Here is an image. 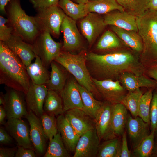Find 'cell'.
<instances>
[{"instance_id":"cell-1","label":"cell","mask_w":157,"mask_h":157,"mask_svg":"<svg viewBox=\"0 0 157 157\" xmlns=\"http://www.w3.org/2000/svg\"><path fill=\"white\" fill-rule=\"evenodd\" d=\"M138 54L132 50L119 49L101 54L86 53V64L92 78L115 81L125 72L144 75L146 68L140 61Z\"/></svg>"},{"instance_id":"cell-2","label":"cell","mask_w":157,"mask_h":157,"mask_svg":"<svg viewBox=\"0 0 157 157\" xmlns=\"http://www.w3.org/2000/svg\"><path fill=\"white\" fill-rule=\"evenodd\" d=\"M30 82L22 60L4 42L0 41V84L25 94Z\"/></svg>"},{"instance_id":"cell-3","label":"cell","mask_w":157,"mask_h":157,"mask_svg":"<svg viewBox=\"0 0 157 157\" xmlns=\"http://www.w3.org/2000/svg\"><path fill=\"white\" fill-rule=\"evenodd\" d=\"M136 21L138 32L143 43L139 58L147 68L157 64V11L148 9L136 17Z\"/></svg>"},{"instance_id":"cell-4","label":"cell","mask_w":157,"mask_h":157,"mask_svg":"<svg viewBox=\"0 0 157 157\" xmlns=\"http://www.w3.org/2000/svg\"><path fill=\"white\" fill-rule=\"evenodd\" d=\"M6 8L8 23L14 32L32 44L40 32L34 17L26 13L22 8L20 0H10Z\"/></svg>"},{"instance_id":"cell-5","label":"cell","mask_w":157,"mask_h":157,"mask_svg":"<svg viewBox=\"0 0 157 157\" xmlns=\"http://www.w3.org/2000/svg\"><path fill=\"white\" fill-rule=\"evenodd\" d=\"M86 53L85 51L74 54L62 50L54 60L64 67L79 84L97 96L99 95L86 65Z\"/></svg>"},{"instance_id":"cell-6","label":"cell","mask_w":157,"mask_h":157,"mask_svg":"<svg viewBox=\"0 0 157 157\" xmlns=\"http://www.w3.org/2000/svg\"><path fill=\"white\" fill-rule=\"evenodd\" d=\"M36 10L34 17L40 31H47L54 37L58 38L66 15L63 10L58 5Z\"/></svg>"},{"instance_id":"cell-7","label":"cell","mask_w":157,"mask_h":157,"mask_svg":"<svg viewBox=\"0 0 157 157\" xmlns=\"http://www.w3.org/2000/svg\"><path fill=\"white\" fill-rule=\"evenodd\" d=\"M32 44L35 54L48 68L60 54L63 46L62 43L55 41L50 33L45 31H40Z\"/></svg>"},{"instance_id":"cell-8","label":"cell","mask_w":157,"mask_h":157,"mask_svg":"<svg viewBox=\"0 0 157 157\" xmlns=\"http://www.w3.org/2000/svg\"><path fill=\"white\" fill-rule=\"evenodd\" d=\"M60 31L63 34L62 50L74 54L85 51L75 21L66 15L61 25Z\"/></svg>"},{"instance_id":"cell-9","label":"cell","mask_w":157,"mask_h":157,"mask_svg":"<svg viewBox=\"0 0 157 157\" xmlns=\"http://www.w3.org/2000/svg\"><path fill=\"white\" fill-rule=\"evenodd\" d=\"M4 94L3 106L7 119H21L28 114L25 94L22 92L6 86Z\"/></svg>"},{"instance_id":"cell-10","label":"cell","mask_w":157,"mask_h":157,"mask_svg":"<svg viewBox=\"0 0 157 157\" xmlns=\"http://www.w3.org/2000/svg\"><path fill=\"white\" fill-rule=\"evenodd\" d=\"M92 79L99 96L112 104L121 103L127 93L118 80Z\"/></svg>"},{"instance_id":"cell-11","label":"cell","mask_w":157,"mask_h":157,"mask_svg":"<svg viewBox=\"0 0 157 157\" xmlns=\"http://www.w3.org/2000/svg\"><path fill=\"white\" fill-rule=\"evenodd\" d=\"M106 26L103 17L93 12L89 13L80 22L81 33L87 40L90 46L93 44Z\"/></svg>"},{"instance_id":"cell-12","label":"cell","mask_w":157,"mask_h":157,"mask_svg":"<svg viewBox=\"0 0 157 157\" xmlns=\"http://www.w3.org/2000/svg\"><path fill=\"white\" fill-rule=\"evenodd\" d=\"M7 119L4 124L5 129L18 146L33 149L30 138V130L26 123L21 119Z\"/></svg>"},{"instance_id":"cell-13","label":"cell","mask_w":157,"mask_h":157,"mask_svg":"<svg viewBox=\"0 0 157 157\" xmlns=\"http://www.w3.org/2000/svg\"><path fill=\"white\" fill-rule=\"evenodd\" d=\"M100 141L95 129L88 131L80 136L73 157H97Z\"/></svg>"},{"instance_id":"cell-14","label":"cell","mask_w":157,"mask_h":157,"mask_svg":"<svg viewBox=\"0 0 157 157\" xmlns=\"http://www.w3.org/2000/svg\"><path fill=\"white\" fill-rule=\"evenodd\" d=\"M48 90L45 85H36L31 81L29 89L25 94L28 111H32L40 118L44 112L43 106Z\"/></svg>"},{"instance_id":"cell-15","label":"cell","mask_w":157,"mask_h":157,"mask_svg":"<svg viewBox=\"0 0 157 157\" xmlns=\"http://www.w3.org/2000/svg\"><path fill=\"white\" fill-rule=\"evenodd\" d=\"M60 95L65 112L74 108L83 111V106L77 82L74 77L69 76Z\"/></svg>"},{"instance_id":"cell-16","label":"cell","mask_w":157,"mask_h":157,"mask_svg":"<svg viewBox=\"0 0 157 157\" xmlns=\"http://www.w3.org/2000/svg\"><path fill=\"white\" fill-rule=\"evenodd\" d=\"M65 112L66 118L80 136L88 131L95 129L94 119L83 110L74 108Z\"/></svg>"},{"instance_id":"cell-17","label":"cell","mask_w":157,"mask_h":157,"mask_svg":"<svg viewBox=\"0 0 157 157\" xmlns=\"http://www.w3.org/2000/svg\"><path fill=\"white\" fill-rule=\"evenodd\" d=\"M126 126L133 149L151 133L150 124L139 116L133 118L128 114Z\"/></svg>"},{"instance_id":"cell-18","label":"cell","mask_w":157,"mask_h":157,"mask_svg":"<svg viewBox=\"0 0 157 157\" xmlns=\"http://www.w3.org/2000/svg\"><path fill=\"white\" fill-rule=\"evenodd\" d=\"M112 104L104 101L102 109L95 119V129L100 141L116 137L112 127Z\"/></svg>"},{"instance_id":"cell-19","label":"cell","mask_w":157,"mask_h":157,"mask_svg":"<svg viewBox=\"0 0 157 157\" xmlns=\"http://www.w3.org/2000/svg\"><path fill=\"white\" fill-rule=\"evenodd\" d=\"M4 42L19 57L26 67L35 57L32 44L25 41L14 31L10 38Z\"/></svg>"},{"instance_id":"cell-20","label":"cell","mask_w":157,"mask_h":157,"mask_svg":"<svg viewBox=\"0 0 157 157\" xmlns=\"http://www.w3.org/2000/svg\"><path fill=\"white\" fill-rule=\"evenodd\" d=\"M30 126V135L34 149L38 154H43L45 151L47 138L40 119L31 111L26 117Z\"/></svg>"},{"instance_id":"cell-21","label":"cell","mask_w":157,"mask_h":157,"mask_svg":"<svg viewBox=\"0 0 157 157\" xmlns=\"http://www.w3.org/2000/svg\"><path fill=\"white\" fill-rule=\"evenodd\" d=\"M106 24L138 32L136 17L125 11L115 10L104 15Z\"/></svg>"},{"instance_id":"cell-22","label":"cell","mask_w":157,"mask_h":157,"mask_svg":"<svg viewBox=\"0 0 157 157\" xmlns=\"http://www.w3.org/2000/svg\"><path fill=\"white\" fill-rule=\"evenodd\" d=\"M118 80L128 92L134 91L141 87L156 89L157 81L144 75H136L129 72H125L120 76Z\"/></svg>"},{"instance_id":"cell-23","label":"cell","mask_w":157,"mask_h":157,"mask_svg":"<svg viewBox=\"0 0 157 157\" xmlns=\"http://www.w3.org/2000/svg\"><path fill=\"white\" fill-rule=\"evenodd\" d=\"M57 124L58 132L60 135L66 148L69 152H74L80 136L63 115L58 116L57 118Z\"/></svg>"},{"instance_id":"cell-24","label":"cell","mask_w":157,"mask_h":157,"mask_svg":"<svg viewBox=\"0 0 157 157\" xmlns=\"http://www.w3.org/2000/svg\"><path fill=\"white\" fill-rule=\"evenodd\" d=\"M50 66V78L45 84L48 90L56 91L60 95L69 76V72L60 63L53 61Z\"/></svg>"},{"instance_id":"cell-25","label":"cell","mask_w":157,"mask_h":157,"mask_svg":"<svg viewBox=\"0 0 157 157\" xmlns=\"http://www.w3.org/2000/svg\"><path fill=\"white\" fill-rule=\"evenodd\" d=\"M110 28L126 46L140 55L143 50V43L138 32L113 25H110Z\"/></svg>"},{"instance_id":"cell-26","label":"cell","mask_w":157,"mask_h":157,"mask_svg":"<svg viewBox=\"0 0 157 157\" xmlns=\"http://www.w3.org/2000/svg\"><path fill=\"white\" fill-rule=\"evenodd\" d=\"M35 58L34 62L26 67L28 74L33 83L45 85L49 79L50 72L39 56L36 55Z\"/></svg>"},{"instance_id":"cell-27","label":"cell","mask_w":157,"mask_h":157,"mask_svg":"<svg viewBox=\"0 0 157 157\" xmlns=\"http://www.w3.org/2000/svg\"><path fill=\"white\" fill-rule=\"evenodd\" d=\"M112 127L116 137L122 135L126 126L128 114L127 109L121 103L112 104Z\"/></svg>"},{"instance_id":"cell-28","label":"cell","mask_w":157,"mask_h":157,"mask_svg":"<svg viewBox=\"0 0 157 157\" xmlns=\"http://www.w3.org/2000/svg\"><path fill=\"white\" fill-rule=\"evenodd\" d=\"M83 106V111L95 120L102 107L104 102L97 100L92 93L77 83Z\"/></svg>"},{"instance_id":"cell-29","label":"cell","mask_w":157,"mask_h":157,"mask_svg":"<svg viewBox=\"0 0 157 157\" xmlns=\"http://www.w3.org/2000/svg\"><path fill=\"white\" fill-rule=\"evenodd\" d=\"M121 46L120 40L116 34L112 31L107 30L97 42L94 50L103 53L119 49Z\"/></svg>"},{"instance_id":"cell-30","label":"cell","mask_w":157,"mask_h":157,"mask_svg":"<svg viewBox=\"0 0 157 157\" xmlns=\"http://www.w3.org/2000/svg\"><path fill=\"white\" fill-rule=\"evenodd\" d=\"M58 6L65 15L74 20H81L89 13L86 4H78L71 0H59Z\"/></svg>"},{"instance_id":"cell-31","label":"cell","mask_w":157,"mask_h":157,"mask_svg":"<svg viewBox=\"0 0 157 157\" xmlns=\"http://www.w3.org/2000/svg\"><path fill=\"white\" fill-rule=\"evenodd\" d=\"M89 12L105 15L115 10L124 11L116 0H90L86 3Z\"/></svg>"},{"instance_id":"cell-32","label":"cell","mask_w":157,"mask_h":157,"mask_svg":"<svg viewBox=\"0 0 157 157\" xmlns=\"http://www.w3.org/2000/svg\"><path fill=\"white\" fill-rule=\"evenodd\" d=\"M63 103L62 97L59 93L48 90L43 106L44 112L56 116L63 114L65 112Z\"/></svg>"},{"instance_id":"cell-33","label":"cell","mask_w":157,"mask_h":157,"mask_svg":"<svg viewBox=\"0 0 157 157\" xmlns=\"http://www.w3.org/2000/svg\"><path fill=\"white\" fill-rule=\"evenodd\" d=\"M122 140L116 137L100 144L97 157H120Z\"/></svg>"},{"instance_id":"cell-34","label":"cell","mask_w":157,"mask_h":157,"mask_svg":"<svg viewBox=\"0 0 157 157\" xmlns=\"http://www.w3.org/2000/svg\"><path fill=\"white\" fill-rule=\"evenodd\" d=\"M66 148L60 133H57L49 140L44 157H69L70 156Z\"/></svg>"},{"instance_id":"cell-35","label":"cell","mask_w":157,"mask_h":157,"mask_svg":"<svg viewBox=\"0 0 157 157\" xmlns=\"http://www.w3.org/2000/svg\"><path fill=\"white\" fill-rule=\"evenodd\" d=\"M124 10L135 17L148 9L149 0H116Z\"/></svg>"},{"instance_id":"cell-36","label":"cell","mask_w":157,"mask_h":157,"mask_svg":"<svg viewBox=\"0 0 157 157\" xmlns=\"http://www.w3.org/2000/svg\"><path fill=\"white\" fill-rule=\"evenodd\" d=\"M143 93L140 88L132 92H128L121 103L131 113L134 117L138 116L140 100Z\"/></svg>"},{"instance_id":"cell-37","label":"cell","mask_w":157,"mask_h":157,"mask_svg":"<svg viewBox=\"0 0 157 157\" xmlns=\"http://www.w3.org/2000/svg\"><path fill=\"white\" fill-rule=\"evenodd\" d=\"M55 115L44 112L40 117L45 134L47 139L49 140L58 133L57 119Z\"/></svg>"},{"instance_id":"cell-38","label":"cell","mask_w":157,"mask_h":157,"mask_svg":"<svg viewBox=\"0 0 157 157\" xmlns=\"http://www.w3.org/2000/svg\"><path fill=\"white\" fill-rule=\"evenodd\" d=\"M154 89L149 88L143 94L140 100L139 107L138 116L145 122L150 124V106Z\"/></svg>"},{"instance_id":"cell-39","label":"cell","mask_w":157,"mask_h":157,"mask_svg":"<svg viewBox=\"0 0 157 157\" xmlns=\"http://www.w3.org/2000/svg\"><path fill=\"white\" fill-rule=\"evenodd\" d=\"M154 143V131H151L150 134L134 149L133 152L134 156H151Z\"/></svg>"},{"instance_id":"cell-40","label":"cell","mask_w":157,"mask_h":157,"mask_svg":"<svg viewBox=\"0 0 157 157\" xmlns=\"http://www.w3.org/2000/svg\"><path fill=\"white\" fill-rule=\"evenodd\" d=\"M150 128L155 131L157 127V89L154 90L150 111Z\"/></svg>"},{"instance_id":"cell-41","label":"cell","mask_w":157,"mask_h":157,"mask_svg":"<svg viewBox=\"0 0 157 157\" xmlns=\"http://www.w3.org/2000/svg\"><path fill=\"white\" fill-rule=\"evenodd\" d=\"M8 18H5L2 16H0V41H6L10 37L14 30L10 26L8 27L6 25L8 22Z\"/></svg>"},{"instance_id":"cell-42","label":"cell","mask_w":157,"mask_h":157,"mask_svg":"<svg viewBox=\"0 0 157 157\" xmlns=\"http://www.w3.org/2000/svg\"><path fill=\"white\" fill-rule=\"evenodd\" d=\"M59 1V0H30L33 7L36 10L58 5Z\"/></svg>"},{"instance_id":"cell-43","label":"cell","mask_w":157,"mask_h":157,"mask_svg":"<svg viewBox=\"0 0 157 157\" xmlns=\"http://www.w3.org/2000/svg\"><path fill=\"white\" fill-rule=\"evenodd\" d=\"M36 155L33 149L18 146L15 154V157H35Z\"/></svg>"},{"instance_id":"cell-44","label":"cell","mask_w":157,"mask_h":157,"mask_svg":"<svg viewBox=\"0 0 157 157\" xmlns=\"http://www.w3.org/2000/svg\"><path fill=\"white\" fill-rule=\"evenodd\" d=\"M121 152L120 157L131 156V151L129 149L127 144V133L124 131L122 135Z\"/></svg>"},{"instance_id":"cell-45","label":"cell","mask_w":157,"mask_h":157,"mask_svg":"<svg viewBox=\"0 0 157 157\" xmlns=\"http://www.w3.org/2000/svg\"><path fill=\"white\" fill-rule=\"evenodd\" d=\"M12 137L5 129L0 128V143L1 144H7L11 143Z\"/></svg>"},{"instance_id":"cell-46","label":"cell","mask_w":157,"mask_h":157,"mask_svg":"<svg viewBox=\"0 0 157 157\" xmlns=\"http://www.w3.org/2000/svg\"><path fill=\"white\" fill-rule=\"evenodd\" d=\"M17 149L16 148H0V157H15Z\"/></svg>"},{"instance_id":"cell-47","label":"cell","mask_w":157,"mask_h":157,"mask_svg":"<svg viewBox=\"0 0 157 157\" xmlns=\"http://www.w3.org/2000/svg\"><path fill=\"white\" fill-rule=\"evenodd\" d=\"M146 72L150 78L157 81V64L147 68Z\"/></svg>"},{"instance_id":"cell-48","label":"cell","mask_w":157,"mask_h":157,"mask_svg":"<svg viewBox=\"0 0 157 157\" xmlns=\"http://www.w3.org/2000/svg\"><path fill=\"white\" fill-rule=\"evenodd\" d=\"M6 117V111L4 108L3 105L0 106V124H5L4 119Z\"/></svg>"},{"instance_id":"cell-49","label":"cell","mask_w":157,"mask_h":157,"mask_svg":"<svg viewBox=\"0 0 157 157\" xmlns=\"http://www.w3.org/2000/svg\"><path fill=\"white\" fill-rule=\"evenodd\" d=\"M10 0H0V10L1 13L6 14V7Z\"/></svg>"},{"instance_id":"cell-50","label":"cell","mask_w":157,"mask_h":157,"mask_svg":"<svg viewBox=\"0 0 157 157\" xmlns=\"http://www.w3.org/2000/svg\"><path fill=\"white\" fill-rule=\"evenodd\" d=\"M148 9L157 11V0H149Z\"/></svg>"},{"instance_id":"cell-51","label":"cell","mask_w":157,"mask_h":157,"mask_svg":"<svg viewBox=\"0 0 157 157\" xmlns=\"http://www.w3.org/2000/svg\"><path fill=\"white\" fill-rule=\"evenodd\" d=\"M157 157V142H155L151 156Z\"/></svg>"},{"instance_id":"cell-52","label":"cell","mask_w":157,"mask_h":157,"mask_svg":"<svg viewBox=\"0 0 157 157\" xmlns=\"http://www.w3.org/2000/svg\"><path fill=\"white\" fill-rule=\"evenodd\" d=\"M73 2L78 4H86L90 0H71Z\"/></svg>"},{"instance_id":"cell-53","label":"cell","mask_w":157,"mask_h":157,"mask_svg":"<svg viewBox=\"0 0 157 157\" xmlns=\"http://www.w3.org/2000/svg\"><path fill=\"white\" fill-rule=\"evenodd\" d=\"M4 102V94L2 92H1L0 97V105H3Z\"/></svg>"},{"instance_id":"cell-54","label":"cell","mask_w":157,"mask_h":157,"mask_svg":"<svg viewBox=\"0 0 157 157\" xmlns=\"http://www.w3.org/2000/svg\"><path fill=\"white\" fill-rule=\"evenodd\" d=\"M154 141L155 142H157V127L154 131Z\"/></svg>"}]
</instances>
